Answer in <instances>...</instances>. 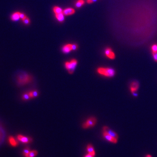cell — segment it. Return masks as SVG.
<instances>
[{
  "mask_svg": "<svg viewBox=\"0 0 157 157\" xmlns=\"http://www.w3.org/2000/svg\"><path fill=\"white\" fill-rule=\"evenodd\" d=\"M17 80L18 84L19 85H26L32 81V77L28 74L26 73H22L18 76Z\"/></svg>",
  "mask_w": 157,
  "mask_h": 157,
  "instance_id": "cell-2",
  "label": "cell"
},
{
  "mask_svg": "<svg viewBox=\"0 0 157 157\" xmlns=\"http://www.w3.org/2000/svg\"><path fill=\"white\" fill-rule=\"evenodd\" d=\"M22 21L23 23L25 25H28L30 23V20L29 18L27 17L25 19L22 20Z\"/></svg>",
  "mask_w": 157,
  "mask_h": 157,
  "instance_id": "cell-22",
  "label": "cell"
},
{
  "mask_svg": "<svg viewBox=\"0 0 157 157\" xmlns=\"http://www.w3.org/2000/svg\"><path fill=\"white\" fill-rule=\"evenodd\" d=\"M96 71L99 74L106 77H113L116 75V70L110 67H99Z\"/></svg>",
  "mask_w": 157,
  "mask_h": 157,
  "instance_id": "cell-1",
  "label": "cell"
},
{
  "mask_svg": "<svg viewBox=\"0 0 157 157\" xmlns=\"http://www.w3.org/2000/svg\"><path fill=\"white\" fill-rule=\"evenodd\" d=\"M20 12H15L12 14V15L10 16V19L11 21H16L19 20L20 18Z\"/></svg>",
  "mask_w": 157,
  "mask_h": 157,
  "instance_id": "cell-12",
  "label": "cell"
},
{
  "mask_svg": "<svg viewBox=\"0 0 157 157\" xmlns=\"http://www.w3.org/2000/svg\"><path fill=\"white\" fill-rule=\"evenodd\" d=\"M17 138L18 141L23 143L27 144L31 142L32 141V139L30 137L24 136L22 135H18L17 136Z\"/></svg>",
  "mask_w": 157,
  "mask_h": 157,
  "instance_id": "cell-9",
  "label": "cell"
},
{
  "mask_svg": "<svg viewBox=\"0 0 157 157\" xmlns=\"http://www.w3.org/2000/svg\"><path fill=\"white\" fill-rule=\"evenodd\" d=\"M139 88V82L134 81L131 82L130 86V90L132 93L136 92Z\"/></svg>",
  "mask_w": 157,
  "mask_h": 157,
  "instance_id": "cell-6",
  "label": "cell"
},
{
  "mask_svg": "<svg viewBox=\"0 0 157 157\" xmlns=\"http://www.w3.org/2000/svg\"><path fill=\"white\" fill-rule=\"evenodd\" d=\"M30 152V150H29V149L28 148V147H27V148H25V149L24 150L23 154H24V155H26V154H27L28 153Z\"/></svg>",
  "mask_w": 157,
  "mask_h": 157,
  "instance_id": "cell-24",
  "label": "cell"
},
{
  "mask_svg": "<svg viewBox=\"0 0 157 157\" xmlns=\"http://www.w3.org/2000/svg\"><path fill=\"white\" fill-rule=\"evenodd\" d=\"M84 3L85 1L84 0H78L77 2L76 3L75 6L77 8H81L84 4Z\"/></svg>",
  "mask_w": 157,
  "mask_h": 157,
  "instance_id": "cell-19",
  "label": "cell"
},
{
  "mask_svg": "<svg viewBox=\"0 0 157 157\" xmlns=\"http://www.w3.org/2000/svg\"><path fill=\"white\" fill-rule=\"evenodd\" d=\"M75 13L74 9L71 8H67L63 10V13L65 15H72Z\"/></svg>",
  "mask_w": 157,
  "mask_h": 157,
  "instance_id": "cell-11",
  "label": "cell"
},
{
  "mask_svg": "<svg viewBox=\"0 0 157 157\" xmlns=\"http://www.w3.org/2000/svg\"><path fill=\"white\" fill-rule=\"evenodd\" d=\"M8 141L10 144L13 147H16L18 144V142L13 137H9Z\"/></svg>",
  "mask_w": 157,
  "mask_h": 157,
  "instance_id": "cell-13",
  "label": "cell"
},
{
  "mask_svg": "<svg viewBox=\"0 0 157 157\" xmlns=\"http://www.w3.org/2000/svg\"><path fill=\"white\" fill-rule=\"evenodd\" d=\"M64 15L63 14V12L62 13L57 14H55L56 17L57 19L58 20L59 22H63L65 20Z\"/></svg>",
  "mask_w": 157,
  "mask_h": 157,
  "instance_id": "cell-14",
  "label": "cell"
},
{
  "mask_svg": "<svg viewBox=\"0 0 157 157\" xmlns=\"http://www.w3.org/2000/svg\"><path fill=\"white\" fill-rule=\"evenodd\" d=\"M29 94L31 98H35L39 96V92L37 90H34L29 92Z\"/></svg>",
  "mask_w": 157,
  "mask_h": 157,
  "instance_id": "cell-17",
  "label": "cell"
},
{
  "mask_svg": "<svg viewBox=\"0 0 157 157\" xmlns=\"http://www.w3.org/2000/svg\"><path fill=\"white\" fill-rule=\"evenodd\" d=\"M98 0H87V3L89 4H92L93 3L95 2Z\"/></svg>",
  "mask_w": 157,
  "mask_h": 157,
  "instance_id": "cell-27",
  "label": "cell"
},
{
  "mask_svg": "<svg viewBox=\"0 0 157 157\" xmlns=\"http://www.w3.org/2000/svg\"><path fill=\"white\" fill-rule=\"evenodd\" d=\"M152 54L154 60L156 62H157V52H152Z\"/></svg>",
  "mask_w": 157,
  "mask_h": 157,
  "instance_id": "cell-23",
  "label": "cell"
},
{
  "mask_svg": "<svg viewBox=\"0 0 157 157\" xmlns=\"http://www.w3.org/2000/svg\"><path fill=\"white\" fill-rule=\"evenodd\" d=\"M146 157H152V156L150 155H147V156H146Z\"/></svg>",
  "mask_w": 157,
  "mask_h": 157,
  "instance_id": "cell-29",
  "label": "cell"
},
{
  "mask_svg": "<svg viewBox=\"0 0 157 157\" xmlns=\"http://www.w3.org/2000/svg\"><path fill=\"white\" fill-rule=\"evenodd\" d=\"M77 64L78 61L76 59H72L70 61L65 62V67L68 72L71 74L74 72Z\"/></svg>",
  "mask_w": 157,
  "mask_h": 157,
  "instance_id": "cell-3",
  "label": "cell"
},
{
  "mask_svg": "<svg viewBox=\"0 0 157 157\" xmlns=\"http://www.w3.org/2000/svg\"><path fill=\"white\" fill-rule=\"evenodd\" d=\"M103 131H105L106 132L107 134L110 135L111 136L115 138L118 139V136L117 134H116L115 132H114L113 130L110 129L109 127H108L105 126L103 127Z\"/></svg>",
  "mask_w": 157,
  "mask_h": 157,
  "instance_id": "cell-8",
  "label": "cell"
},
{
  "mask_svg": "<svg viewBox=\"0 0 157 157\" xmlns=\"http://www.w3.org/2000/svg\"><path fill=\"white\" fill-rule=\"evenodd\" d=\"M20 18H21V20H23V19H25V18L27 17V16H26V15L25 14H24L23 13H21V12L20 13Z\"/></svg>",
  "mask_w": 157,
  "mask_h": 157,
  "instance_id": "cell-26",
  "label": "cell"
},
{
  "mask_svg": "<svg viewBox=\"0 0 157 157\" xmlns=\"http://www.w3.org/2000/svg\"><path fill=\"white\" fill-rule=\"evenodd\" d=\"M72 50V44L66 45L62 48V51L64 53H68Z\"/></svg>",
  "mask_w": 157,
  "mask_h": 157,
  "instance_id": "cell-10",
  "label": "cell"
},
{
  "mask_svg": "<svg viewBox=\"0 0 157 157\" xmlns=\"http://www.w3.org/2000/svg\"><path fill=\"white\" fill-rule=\"evenodd\" d=\"M94 156H93V155H91V154H88V155H86V156L85 157H94Z\"/></svg>",
  "mask_w": 157,
  "mask_h": 157,
  "instance_id": "cell-28",
  "label": "cell"
},
{
  "mask_svg": "<svg viewBox=\"0 0 157 157\" xmlns=\"http://www.w3.org/2000/svg\"><path fill=\"white\" fill-rule=\"evenodd\" d=\"M151 51L153 52H157V44H153L151 46Z\"/></svg>",
  "mask_w": 157,
  "mask_h": 157,
  "instance_id": "cell-20",
  "label": "cell"
},
{
  "mask_svg": "<svg viewBox=\"0 0 157 157\" xmlns=\"http://www.w3.org/2000/svg\"><path fill=\"white\" fill-rule=\"evenodd\" d=\"M104 54L109 59L114 60L116 59V54L112 49L110 47H107L105 49Z\"/></svg>",
  "mask_w": 157,
  "mask_h": 157,
  "instance_id": "cell-5",
  "label": "cell"
},
{
  "mask_svg": "<svg viewBox=\"0 0 157 157\" xmlns=\"http://www.w3.org/2000/svg\"><path fill=\"white\" fill-rule=\"evenodd\" d=\"M87 149L88 152V153L93 155V156H95V152L94 151V150L93 148V146L91 144H89L87 147Z\"/></svg>",
  "mask_w": 157,
  "mask_h": 157,
  "instance_id": "cell-15",
  "label": "cell"
},
{
  "mask_svg": "<svg viewBox=\"0 0 157 157\" xmlns=\"http://www.w3.org/2000/svg\"><path fill=\"white\" fill-rule=\"evenodd\" d=\"M103 137L106 140L108 141V142L113 143L114 144H116L118 142V139L114 138L113 137L111 136L110 135L107 134L106 132L105 131H103Z\"/></svg>",
  "mask_w": 157,
  "mask_h": 157,
  "instance_id": "cell-7",
  "label": "cell"
},
{
  "mask_svg": "<svg viewBox=\"0 0 157 157\" xmlns=\"http://www.w3.org/2000/svg\"><path fill=\"white\" fill-rule=\"evenodd\" d=\"M30 98H31L29 94V92L28 93H24L23 96H22V99H23L25 101H27Z\"/></svg>",
  "mask_w": 157,
  "mask_h": 157,
  "instance_id": "cell-21",
  "label": "cell"
},
{
  "mask_svg": "<svg viewBox=\"0 0 157 157\" xmlns=\"http://www.w3.org/2000/svg\"><path fill=\"white\" fill-rule=\"evenodd\" d=\"M37 154H38V152L35 150H34V151H30V152L28 153L27 154L25 155V157H35V156H36Z\"/></svg>",
  "mask_w": 157,
  "mask_h": 157,
  "instance_id": "cell-16",
  "label": "cell"
},
{
  "mask_svg": "<svg viewBox=\"0 0 157 157\" xmlns=\"http://www.w3.org/2000/svg\"><path fill=\"white\" fill-rule=\"evenodd\" d=\"M97 122V120L94 117H91L88 119L86 121L82 124V127L84 129H87L94 126Z\"/></svg>",
  "mask_w": 157,
  "mask_h": 157,
  "instance_id": "cell-4",
  "label": "cell"
},
{
  "mask_svg": "<svg viewBox=\"0 0 157 157\" xmlns=\"http://www.w3.org/2000/svg\"><path fill=\"white\" fill-rule=\"evenodd\" d=\"M78 48V46L77 44H72V50H76Z\"/></svg>",
  "mask_w": 157,
  "mask_h": 157,
  "instance_id": "cell-25",
  "label": "cell"
},
{
  "mask_svg": "<svg viewBox=\"0 0 157 157\" xmlns=\"http://www.w3.org/2000/svg\"><path fill=\"white\" fill-rule=\"evenodd\" d=\"M53 12L55 13V14H57L63 12V10L61 8H60L59 7L55 6L54 8H53Z\"/></svg>",
  "mask_w": 157,
  "mask_h": 157,
  "instance_id": "cell-18",
  "label": "cell"
}]
</instances>
